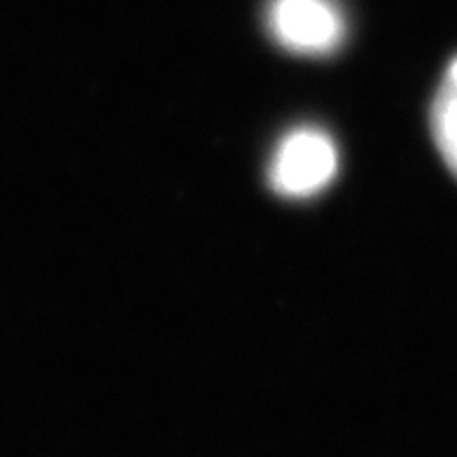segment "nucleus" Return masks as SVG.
<instances>
[{"label": "nucleus", "instance_id": "obj_1", "mask_svg": "<svg viewBox=\"0 0 457 457\" xmlns=\"http://www.w3.org/2000/svg\"><path fill=\"white\" fill-rule=\"evenodd\" d=\"M338 173V150L329 133L318 127L289 131L269 163V185L285 199H311Z\"/></svg>", "mask_w": 457, "mask_h": 457}, {"label": "nucleus", "instance_id": "obj_3", "mask_svg": "<svg viewBox=\"0 0 457 457\" xmlns=\"http://www.w3.org/2000/svg\"><path fill=\"white\" fill-rule=\"evenodd\" d=\"M434 143L448 169L457 175V94L439 87L432 105Z\"/></svg>", "mask_w": 457, "mask_h": 457}, {"label": "nucleus", "instance_id": "obj_2", "mask_svg": "<svg viewBox=\"0 0 457 457\" xmlns=\"http://www.w3.org/2000/svg\"><path fill=\"white\" fill-rule=\"evenodd\" d=\"M266 30L287 52L327 56L341 47L345 17L337 0H269Z\"/></svg>", "mask_w": 457, "mask_h": 457}, {"label": "nucleus", "instance_id": "obj_4", "mask_svg": "<svg viewBox=\"0 0 457 457\" xmlns=\"http://www.w3.org/2000/svg\"><path fill=\"white\" fill-rule=\"evenodd\" d=\"M441 87L448 91H453V94H457V56L451 61V66L445 68V75H444V79H441Z\"/></svg>", "mask_w": 457, "mask_h": 457}]
</instances>
